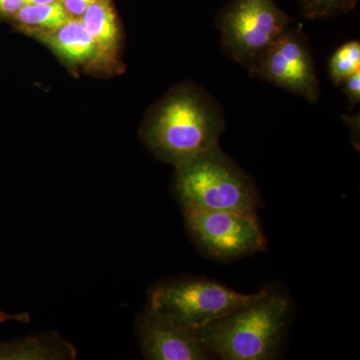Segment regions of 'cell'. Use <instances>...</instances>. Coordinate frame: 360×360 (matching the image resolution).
<instances>
[{
    "label": "cell",
    "instance_id": "6da1fadb",
    "mask_svg": "<svg viewBox=\"0 0 360 360\" xmlns=\"http://www.w3.org/2000/svg\"><path fill=\"white\" fill-rule=\"evenodd\" d=\"M225 129L219 101L205 87L187 82L153 108L142 136L156 158L175 167L220 146Z\"/></svg>",
    "mask_w": 360,
    "mask_h": 360
},
{
    "label": "cell",
    "instance_id": "7a4b0ae2",
    "mask_svg": "<svg viewBox=\"0 0 360 360\" xmlns=\"http://www.w3.org/2000/svg\"><path fill=\"white\" fill-rule=\"evenodd\" d=\"M175 196L184 212H234L257 215V186L220 146L175 167Z\"/></svg>",
    "mask_w": 360,
    "mask_h": 360
},
{
    "label": "cell",
    "instance_id": "3957f363",
    "mask_svg": "<svg viewBox=\"0 0 360 360\" xmlns=\"http://www.w3.org/2000/svg\"><path fill=\"white\" fill-rule=\"evenodd\" d=\"M288 300L266 293L243 309L196 331L210 355L225 360H266L276 356L288 319Z\"/></svg>",
    "mask_w": 360,
    "mask_h": 360
},
{
    "label": "cell",
    "instance_id": "277c9868",
    "mask_svg": "<svg viewBox=\"0 0 360 360\" xmlns=\"http://www.w3.org/2000/svg\"><path fill=\"white\" fill-rule=\"evenodd\" d=\"M267 290L245 295L206 279H172L150 290L146 309L196 333L255 302Z\"/></svg>",
    "mask_w": 360,
    "mask_h": 360
},
{
    "label": "cell",
    "instance_id": "5b68a950",
    "mask_svg": "<svg viewBox=\"0 0 360 360\" xmlns=\"http://www.w3.org/2000/svg\"><path fill=\"white\" fill-rule=\"evenodd\" d=\"M214 22L225 53L251 75L293 20L274 0H231Z\"/></svg>",
    "mask_w": 360,
    "mask_h": 360
},
{
    "label": "cell",
    "instance_id": "8992f818",
    "mask_svg": "<svg viewBox=\"0 0 360 360\" xmlns=\"http://www.w3.org/2000/svg\"><path fill=\"white\" fill-rule=\"evenodd\" d=\"M186 229L206 257L229 262L266 248L257 215L234 212H184Z\"/></svg>",
    "mask_w": 360,
    "mask_h": 360
},
{
    "label": "cell",
    "instance_id": "52a82bcc",
    "mask_svg": "<svg viewBox=\"0 0 360 360\" xmlns=\"http://www.w3.org/2000/svg\"><path fill=\"white\" fill-rule=\"evenodd\" d=\"M251 77L262 78L309 103H317L321 97L309 41L297 25H291L271 45Z\"/></svg>",
    "mask_w": 360,
    "mask_h": 360
},
{
    "label": "cell",
    "instance_id": "ba28073f",
    "mask_svg": "<svg viewBox=\"0 0 360 360\" xmlns=\"http://www.w3.org/2000/svg\"><path fill=\"white\" fill-rule=\"evenodd\" d=\"M136 335L146 359L205 360L212 356L196 333L146 309L137 316Z\"/></svg>",
    "mask_w": 360,
    "mask_h": 360
},
{
    "label": "cell",
    "instance_id": "9c48e42d",
    "mask_svg": "<svg viewBox=\"0 0 360 360\" xmlns=\"http://www.w3.org/2000/svg\"><path fill=\"white\" fill-rule=\"evenodd\" d=\"M61 58L73 65L89 63L98 51L82 18H70L51 32H34Z\"/></svg>",
    "mask_w": 360,
    "mask_h": 360
},
{
    "label": "cell",
    "instance_id": "30bf717a",
    "mask_svg": "<svg viewBox=\"0 0 360 360\" xmlns=\"http://www.w3.org/2000/svg\"><path fill=\"white\" fill-rule=\"evenodd\" d=\"M77 348L56 331L0 342V360H72Z\"/></svg>",
    "mask_w": 360,
    "mask_h": 360
},
{
    "label": "cell",
    "instance_id": "8fae6325",
    "mask_svg": "<svg viewBox=\"0 0 360 360\" xmlns=\"http://www.w3.org/2000/svg\"><path fill=\"white\" fill-rule=\"evenodd\" d=\"M80 18L94 40L98 54L115 51L120 39V27L110 0H96Z\"/></svg>",
    "mask_w": 360,
    "mask_h": 360
},
{
    "label": "cell",
    "instance_id": "7c38bea8",
    "mask_svg": "<svg viewBox=\"0 0 360 360\" xmlns=\"http://www.w3.org/2000/svg\"><path fill=\"white\" fill-rule=\"evenodd\" d=\"M13 18L21 27L42 32L56 30L71 18L58 1L51 4H25Z\"/></svg>",
    "mask_w": 360,
    "mask_h": 360
},
{
    "label": "cell",
    "instance_id": "4fadbf2b",
    "mask_svg": "<svg viewBox=\"0 0 360 360\" xmlns=\"http://www.w3.org/2000/svg\"><path fill=\"white\" fill-rule=\"evenodd\" d=\"M360 70V44L359 40L345 42L331 56L328 72L331 82L342 86L345 82Z\"/></svg>",
    "mask_w": 360,
    "mask_h": 360
},
{
    "label": "cell",
    "instance_id": "5bb4252c",
    "mask_svg": "<svg viewBox=\"0 0 360 360\" xmlns=\"http://www.w3.org/2000/svg\"><path fill=\"white\" fill-rule=\"evenodd\" d=\"M297 4L303 18L319 20L352 13L359 0H297Z\"/></svg>",
    "mask_w": 360,
    "mask_h": 360
},
{
    "label": "cell",
    "instance_id": "9a60e30c",
    "mask_svg": "<svg viewBox=\"0 0 360 360\" xmlns=\"http://www.w3.org/2000/svg\"><path fill=\"white\" fill-rule=\"evenodd\" d=\"M343 94L347 96L348 101L352 105H357L360 103V70L348 78L342 84Z\"/></svg>",
    "mask_w": 360,
    "mask_h": 360
},
{
    "label": "cell",
    "instance_id": "2e32d148",
    "mask_svg": "<svg viewBox=\"0 0 360 360\" xmlns=\"http://www.w3.org/2000/svg\"><path fill=\"white\" fill-rule=\"evenodd\" d=\"M96 0H59L71 18H80Z\"/></svg>",
    "mask_w": 360,
    "mask_h": 360
},
{
    "label": "cell",
    "instance_id": "e0dca14e",
    "mask_svg": "<svg viewBox=\"0 0 360 360\" xmlns=\"http://www.w3.org/2000/svg\"><path fill=\"white\" fill-rule=\"evenodd\" d=\"M25 6V0H0V18H11Z\"/></svg>",
    "mask_w": 360,
    "mask_h": 360
},
{
    "label": "cell",
    "instance_id": "ac0fdd59",
    "mask_svg": "<svg viewBox=\"0 0 360 360\" xmlns=\"http://www.w3.org/2000/svg\"><path fill=\"white\" fill-rule=\"evenodd\" d=\"M345 124L352 129V139H354L355 148H359V113L355 115H345L343 116Z\"/></svg>",
    "mask_w": 360,
    "mask_h": 360
},
{
    "label": "cell",
    "instance_id": "d6986e66",
    "mask_svg": "<svg viewBox=\"0 0 360 360\" xmlns=\"http://www.w3.org/2000/svg\"><path fill=\"white\" fill-rule=\"evenodd\" d=\"M8 321H15L22 322V323H27L30 321V316L28 314H8L6 312L0 311V323L1 322H6Z\"/></svg>",
    "mask_w": 360,
    "mask_h": 360
},
{
    "label": "cell",
    "instance_id": "ffe728a7",
    "mask_svg": "<svg viewBox=\"0 0 360 360\" xmlns=\"http://www.w3.org/2000/svg\"><path fill=\"white\" fill-rule=\"evenodd\" d=\"M59 0H25V4H51Z\"/></svg>",
    "mask_w": 360,
    "mask_h": 360
}]
</instances>
